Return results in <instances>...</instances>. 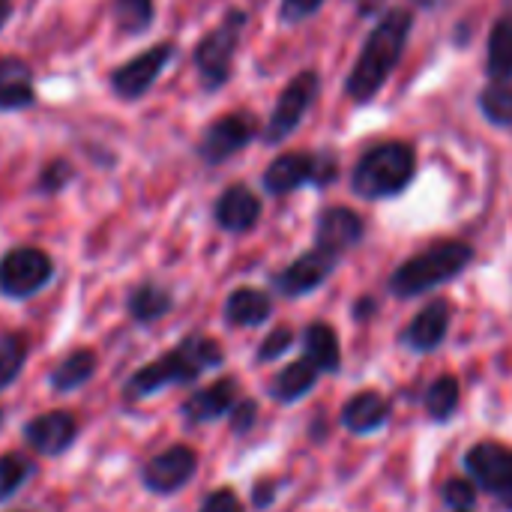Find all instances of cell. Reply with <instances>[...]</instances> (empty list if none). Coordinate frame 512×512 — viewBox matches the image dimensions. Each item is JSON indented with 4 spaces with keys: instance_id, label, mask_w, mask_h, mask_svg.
<instances>
[{
    "instance_id": "cell-39",
    "label": "cell",
    "mask_w": 512,
    "mask_h": 512,
    "mask_svg": "<svg viewBox=\"0 0 512 512\" xmlns=\"http://www.w3.org/2000/svg\"><path fill=\"white\" fill-rule=\"evenodd\" d=\"M255 504H258V507H267V504H270V489H267V486H258Z\"/></svg>"
},
{
    "instance_id": "cell-3",
    "label": "cell",
    "mask_w": 512,
    "mask_h": 512,
    "mask_svg": "<svg viewBox=\"0 0 512 512\" xmlns=\"http://www.w3.org/2000/svg\"><path fill=\"white\" fill-rule=\"evenodd\" d=\"M474 261V249L462 240H444L429 246L426 252L408 258L393 276H390V291L402 300L426 294L450 279H456L468 264Z\"/></svg>"
},
{
    "instance_id": "cell-40",
    "label": "cell",
    "mask_w": 512,
    "mask_h": 512,
    "mask_svg": "<svg viewBox=\"0 0 512 512\" xmlns=\"http://www.w3.org/2000/svg\"><path fill=\"white\" fill-rule=\"evenodd\" d=\"M420 3H432V0H420Z\"/></svg>"
},
{
    "instance_id": "cell-32",
    "label": "cell",
    "mask_w": 512,
    "mask_h": 512,
    "mask_svg": "<svg viewBox=\"0 0 512 512\" xmlns=\"http://www.w3.org/2000/svg\"><path fill=\"white\" fill-rule=\"evenodd\" d=\"M72 177H75V171H72V165H69L66 159H51V162L42 168L39 180H36V192H42V195H57Z\"/></svg>"
},
{
    "instance_id": "cell-26",
    "label": "cell",
    "mask_w": 512,
    "mask_h": 512,
    "mask_svg": "<svg viewBox=\"0 0 512 512\" xmlns=\"http://www.w3.org/2000/svg\"><path fill=\"white\" fill-rule=\"evenodd\" d=\"M486 69L495 81H510L512 78V18H501L489 36V57Z\"/></svg>"
},
{
    "instance_id": "cell-25",
    "label": "cell",
    "mask_w": 512,
    "mask_h": 512,
    "mask_svg": "<svg viewBox=\"0 0 512 512\" xmlns=\"http://www.w3.org/2000/svg\"><path fill=\"white\" fill-rule=\"evenodd\" d=\"M171 294L165 291V288H159V285H138L132 294H129V300H126V309H129V315L138 321V324H153V321H159L162 315H168L171 312Z\"/></svg>"
},
{
    "instance_id": "cell-16",
    "label": "cell",
    "mask_w": 512,
    "mask_h": 512,
    "mask_svg": "<svg viewBox=\"0 0 512 512\" xmlns=\"http://www.w3.org/2000/svg\"><path fill=\"white\" fill-rule=\"evenodd\" d=\"M360 240H363V219L354 210H348V207H327L318 216L315 246H321L327 252H336L342 258V252H348Z\"/></svg>"
},
{
    "instance_id": "cell-30",
    "label": "cell",
    "mask_w": 512,
    "mask_h": 512,
    "mask_svg": "<svg viewBox=\"0 0 512 512\" xmlns=\"http://www.w3.org/2000/svg\"><path fill=\"white\" fill-rule=\"evenodd\" d=\"M480 111L495 126H512V87L507 81H498L480 93Z\"/></svg>"
},
{
    "instance_id": "cell-4",
    "label": "cell",
    "mask_w": 512,
    "mask_h": 512,
    "mask_svg": "<svg viewBox=\"0 0 512 512\" xmlns=\"http://www.w3.org/2000/svg\"><path fill=\"white\" fill-rule=\"evenodd\" d=\"M414 174H417L414 147L405 141H384L360 156V162L351 174V186L357 195L372 198V201L393 198L402 189H408Z\"/></svg>"
},
{
    "instance_id": "cell-22",
    "label": "cell",
    "mask_w": 512,
    "mask_h": 512,
    "mask_svg": "<svg viewBox=\"0 0 512 512\" xmlns=\"http://www.w3.org/2000/svg\"><path fill=\"white\" fill-rule=\"evenodd\" d=\"M303 348L306 360H312L321 372H339L342 366V351H339V336L330 324H309L303 333Z\"/></svg>"
},
{
    "instance_id": "cell-29",
    "label": "cell",
    "mask_w": 512,
    "mask_h": 512,
    "mask_svg": "<svg viewBox=\"0 0 512 512\" xmlns=\"http://www.w3.org/2000/svg\"><path fill=\"white\" fill-rule=\"evenodd\" d=\"M456 408H459V381L450 378V375H444V378H438L429 387V393H426V411L432 414V420L444 423V420L453 417Z\"/></svg>"
},
{
    "instance_id": "cell-2",
    "label": "cell",
    "mask_w": 512,
    "mask_h": 512,
    "mask_svg": "<svg viewBox=\"0 0 512 512\" xmlns=\"http://www.w3.org/2000/svg\"><path fill=\"white\" fill-rule=\"evenodd\" d=\"M222 360H225V354H222L219 342H213L207 336H189L171 354L141 366L126 381V399H147V396H153L162 387L192 384L207 369L222 366Z\"/></svg>"
},
{
    "instance_id": "cell-37",
    "label": "cell",
    "mask_w": 512,
    "mask_h": 512,
    "mask_svg": "<svg viewBox=\"0 0 512 512\" xmlns=\"http://www.w3.org/2000/svg\"><path fill=\"white\" fill-rule=\"evenodd\" d=\"M255 414H258L255 402H237V408H231V426H234V432H249L252 423H255Z\"/></svg>"
},
{
    "instance_id": "cell-36",
    "label": "cell",
    "mask_w": 512,
    "mask_h": 512,
    "mask_svg": "<svg viewBox=\"0 0 512 512\" xmlns=\"http://www.w3.org/2000/svg\"><path fill=\"white\" fill-rule=\"evenodd\" d=\"M201 512H246L240 498L231 489H216L213 495H207V501L201 504Z\"/></svg>"
},
{
    "instance_id": "cell-23",
    "label": "cell",
    "mask_w": 512,
    "mask_h": 512,
    "mask_svg": "<svg viewBox=\"0 0 512 512\" xmlns=\"http://www.w3.org/2000/svg\"><path fill=\"white\" fill-rule=\"evenodd\" d=\"M318 375H321V369H318L312 360L303 357V360L291 363L288 369H282V372L273 378L270 396L279 399V402H297V399H303V396L315 387Z\"/></svg>"
},
{
    "instance_id": "cell-27",
    "label": "cell",
    "mask_w": 512,
    "mask_h": 512,
    "mask_svg": "<svg viewBox=\"0 0 512 512\" xmlns=\"http://www.w3.org/2000/svg\"><path fill=\"white\" fill-rule=\"evenodd\" d=\"M111 12H114L117 30L123 36H141L153 24V18H156L153 0H114Z\"/></svg>"
},
{
    "instance_id": "cell-31",
    "label": "cell",
    "mask_w": 512,
    "mask_h": 512,
    "mask_svg": "<svg viewBox=\"0 0 512 512\" xmlns=\"http://www.w3.org/2000/svg\"><path fill=\"white\" fill-rule=\"evenodd\" d=\"M33 465L18 456V453H9V456H0V501L12 498L30 477Z\"/></svg>"
},
{
    "instance_id": "cell-15",
    "label": "cell",
    "mask_w": 512,
    "mask_h": 512,
    "mask_svg": "<svg viewBox=\"0 0 512 512\" xmlns=\"http://www.w3.org/2000/svg\"><path fill=\"white\" fill-rule=\"evenodd\" d=\"M78 435V423L69 411H48V414H39L27 423L24 429V438L27 444L42 453V456H60L72 447Z\"/></svg>"
},
{
    "instance_id": "cell-12",
    "label": "cell",
    "mask_w": 512,
    "mask_h": 512,
    "mask_svg": "<svg viewBox=\"0 0 512 512\" xmlns=\"http://www.w3.org/2000/svg\"><path fill=\"white\" fill-rule=\"evenodd\" d=\"M336 264H339L336 252H327V249L315 246L306 255H300L294 264H288L273 279V285L285 297H303V294H312L315 288H321L330 279V273L336 270Z\"/></svg>"
},
{
    "instance_id": "cell-10",
    "label": "cell",
    "mask_w": 512,
    "mask_h": 512,
    "mask_svg": "<svg viewBox=\"0 0 512 512\" xmlns=\"http://www.w3.org/2000/svg\"><path fill=\"white\" fill-rule=\"evenodd\" d=\"M465 468L480 489L495 495L512 510V450L495 441H483L468 450Z\"/></svg>"
},
{
    "instance_id": "cell-20",
    "label": "cell",
    "mask_w": 512,
    "mask_h": 512,
    "mask_svg": "<svg viewBox=\"0 0 512 512\" xmlns=\"http://www.w3.org/2000/svg\"><path fill=\"white\" fill-rule=\"evenodd\" d=\"M390 417V402L381 393H357L345 408H342V426L354 435H369L378 432Z\"/></svg>"
},
{
    "instance_id": "cell-14",
    "label": "cell",
    "mask_w": 512,
    "mask_h": 512,
    "mask_svg": "<svg viewBox=\"0 0 512 512\" xmlns=\"http://www.w3.org/2000/svg\"><path fill=\"white\" fill-rule=\"evenodd\" d=\"M213 216H216V225L222 231H228V234H246L261 219V198L249 186L234 183V186H228L216 198Z\"/></svg>"
},
{
    "instance_id": "cell-21",
    "label": "cell",
    "mask_w": 512,
    "mask_h": 512,
    "mask_svg": "<svg viewBox=\"0 0 512 512\" xmlns=\"http://www.w3.org/2000/svg\"><path fill=\"white\" fill-rule=\"evenodd\" d=\"M273 315V300L258 288H237L225 300V321L231 327H258Z\"/></svg>"
},
{
    "instance_id": "cell-17",
    "label": "cell",
    "mask_w": 512,
    "mask_h": 512,
    "mask_svg": "<svg viewBox=\"0 0 512 512\" xmlns=\"http://www.w3.org/2000/svg\"><path fill=\"white\" fill-rule=\"evenodd\" d=\"M447 330H450V306L444 300L438 303H429L405 330V345L414 348V351H435L444 339H447Z\"/></svg>"
},
{
    "instance_id": "cell-38",
    "label": "cell",
    "mask_w": 512,
    "mask_h": 512,
    "mask_svg": "<svg viewBox=\"0 0 512 512\" xmlns=\"http://www.w3.org/2000/svg\"><path fill=\"white\" fill-rule=\"evenodd\" d=\"M9 15H12V0H0V30L9 21Z\"/></svg>"
},
{
    "instance_id": "cell-9",
    "label": "cell",
    "mask_w": 512,
    "mask_h": 512,
    "mask_svg": "<svg viewBox=\"0 0 512 512\" xmlns=\"http://www.w3.org/2000/svg\"><path fill=\"white\" fill-rule=\"evenodd\" d=\"M171 57H174V45L171 42H159V45L141 51L138 57L126 60L123 66H117L111 72L114 96H120L126 102H135V99L147 96V90L159 81V75L165 72Z\"/></svg>"
},
{
    "instance_id": "cell-19",
    "label": "cell",
    "mask_w": 512,
    "mask_h": 512,
    "mask_svg": "<svg viewBox=\"0 0 512 512\" xmlns=\"http://www.w3.org/2000/svg\"><path fill=\"white\" fill-rule=\"evenodd\" d=\"M237 402V384L231 378H222L210 387H204L201 393H195L186 405H183V417L189 423H210L225 417Z\"/></svg>"
},
{
    "instance_id": "cell-5",
    "label": "cell",
    "mask_w": 512,
    "mask_h": 512,
    "mask_svg": "<svg viewBox=\"0 0 512 512\" xmlns=\"http://www.w3.org/2000/svg\"><path fill=\"white\" fill-rule=\"evenodd\" d=\"M246 21L249 18L243 9H228L225 18L195 45V69L201 75L204 90H219L222 84H228Z\"/></svg>"
},
{
    "instance_id": "cell-11",
    "label": "cell",
    "mask_w": 512,
    "mask_h": 512,
    "mask_svg": "<svg viewBox=\"0 0 512 512\" xmlns=\"http://www.w3.org/2000/svg\"><path fill=\"white\" fill-rule=\"evenodd\" d=\"M255 117L252 114H225L219 120H213L201 141H198V156L207 165H222L231 156H237L252 138H255Z\"/></svg>"
},
{
    "instance_id": "cell-34",
    "label": "cell",
    "mask_w": 512,
    "mask_h": 512,
    "mask_svg": "<svg viewBox=\"0 0 512 512\" xmlns=\"http://www.w3.org/2000/svg\"><path fill=\"white\" fill-rule=\"evenodd\" d=\"M291 345H294V330H288V327H276V330L261 342V348H258V360H261V363H270V360L282 357Z\"/></svg>"
},
{
    "instance_id": "cell-35",
    "label": "cell",
    "mask_w": 512,
    "mask_h": 512,
    "mask_svg": "<svg viewBox=\"0 0 512 512\" xmlns=\"http://www.w3.org/2000/svg\"><path fill=\"white\" fill-rule=\"evenodd\" d=\"M321 6H324V0H282L279 15L285 24H297L303 18H312Z\"/></svg>"
},
{
    "instance_id": "cell-7",
    "label": "cell",
    "mask_w": 512,
    "mask_h": 512,
    "mask_svg": "<svg viewBox=\"0 0 512 512\" xmlns=\"http://www.w3.org/2000/svg\"><path fill=\"white\" fill-rule=\"evenodd\" d=\"M336 177V165L330 156H312V153H282L273 159L264 171V189L270 195H288L306 183L327 186Z\"/></svg>"
},
{
    "instance_id": "cell-6",
    "label": "cell",
    "mask_w": 512,
    "mask_h": 512,
    "mask_svg": "<svg viewBox=\"0 0 512 512\" xmlns=\"http://www.w3.org/2000/svg\"><path fill=\"white\" fill-rule=\"evenodd\" d=\"M54 276L51 258L36 246H18L0 258V294L12 300H27L39 294Z\"/></svg>"
},
{
    "instance_id": "cell-33",
    "label": "cell",
    "mask_w": 512,
    "mask_h": 512,
    "mask_svg": "<svg viewBox=\"0 0 512 512\" xmlns=\"http://www.w3.org/2000/svg\"><path fill=\"white\" fill-rule=\"evenodd\" d=\"M444 501H447V507H453V510L468 512L477 504V489H474V483L456 477V480H450V483L444 486Z\"/></svg>"
},
{
    "instance_id": "cell-8",
    "label": "cell",
    "mask_w": 512,
    "mask_h": 512,
    "mask_svg": "<svg viewBox=\"0 0 512 512\" xmlns=\"http://www.w3.org/2000/svg\"><path fill=\"white\" fill-rule=\"evenodd\" d=\"M318 90H321V78H318V72H312V69H306V72H300L297 78H291V84L282 90V96H279V102H276L270 120H267L264 141H267V144H282V141L303 123V117H306V111L312 108Z\"/></svg>"
},
{
    "instance_id": "cell-18",
    "label": "cell",
    "mask_w": 512,
    "mask_h": 512,
    "mask_svg": "<svg viewBox=\"0 0 512 512\" xmlns=\"http://www.w3.org/2000/svg\"><path fill=\"white\" fill-rule=\"evenodd\" d=\"M36 102L30 66L21 57L0 54V111H21Z\"/></svg>"
},
{
    "instance_id": "cell-24",
    "label": "cell",
    "mask_w": 512,
    "mask_h": 512,
    "mask_svg": "<svg viewBox=\"0 0 512 512\" xmlns=\"http://www.w3.org/2000/svg\"><path fill=\"white\" fill-rule=\"evenodd\" d=\"M96 366H99V360H96L93 351H87V348L72 351V354L63 357V360L57 363V369L51 372V387L60 390V393L78 390V387H84V384L93 378Z\"/></svg>"
},
{
    "instance_id": "cell-13",
    "label": "cell",
    "mask_w": 512,
    "mask_h": 512,
    "mask_svg": "<svg viewBox=\"0 0 512 512\" xmlns=\"http://www.w3.org/2000/svg\"><path fill=\"white\" fill-rule=\"evenodd\" d=\"M195 468H198V456L195 450L177 444L165 453H159L156 459L147 462L141 480L150 492L156 495H171L177 489H183L192 477H195Z\"/></svg>"
},
{
    "instance_id": "cell-1",
    "label": "cell",
    "mask_w": 512,
    "mask_h": 512,
    "mask_svg": "<svg viewBox=\"0 0 512 512\" xmlns=\"http://www.w3.org/2000/svg\"><path fill=\"white\" fill-rule=\"evenodd\" d=\"M411 27H414V15H411V9H402V6L390 9L375 24V30L369 33V39L348 75V84H345V90L354 102H369L378 96V90L387 84V78L393 75V69L399 66V60L405 54Z\"/></svg>"
},
{
    "instance_id": "cell-28",
    "label": "cell",
    "mask_w": 512,
    "mask_h": 512,
    "mask_svg": "<svg viewBox=\"0 0 512 512\" xmlns=\"http://www.w3.org/2000/svg\"><path fill=\"white\" fill-rule=\"evenodd\" d=\"M27 360V339L21 333L0 336V390H6L24 369Z\"/></svg>"
}]
</instances>
